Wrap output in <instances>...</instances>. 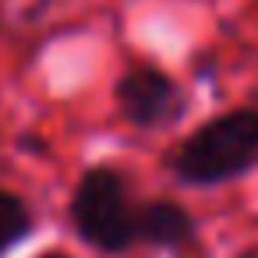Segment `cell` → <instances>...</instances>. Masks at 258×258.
<instances>
[{"instance_id":"1","label":"cell","mask_w":258,"mask_h":258,"mask_svg":"<svg viewBox=\"0 0 258 258\" xmlns=\"http://www.w3.org/2000/svg\"><path fill=\"white\" fill-rule=\"evenodd\" d=\"M170 173L187 187H219L258 166V106H233L198 124L170 156Z\"/></svg>"},{"instance_id":"2","label":"cell","mask_w":258,"mask_h":258,"mask_svg":"<svg viewBox=\"0 0 258 258\" xmlns=\"http://www.w3.org/2000/svg\"><path fill=\"white\" fill-rule=\"evenodd\" d=\"M68 219L71 230L99 254H124L138 244V209L131 205L127 177L110 163L82 170L68 202Z\"/></svg>"},{"instance_id":"3","label":"cell","mask_w":258,"mask_h":258,"mask_svg":"<svg viewBox=\"0 0 258 258\" xmlns=\"http://www.w3.org/2000/svg\"><path fill=\"white\" fill-rule=\"evenodd\" d=\"M113 103L117 113L138 131L173 127L187 113V92L170 71L156 64H131L113 82Z\"/></svg>"},{"instance_id":"4","label":"cell","mask_w":258,"mask_h":258,"mask_svg":"<svg viewBox=\"0 0 258 258\" xmlns=\"http://www.w3.org/2000/svg\"><path fill=\"white\" fill-rule=\"evenodd\" d=\"M198 237V219L173 198H152L138 205V240L177 251Z\"/></svg>"},{"instance_id":"5","label":"cell","mask_w":258,"mask_h":258,"mask_svg":"<svg viewBox=\"0 0 258 258\" xmlns=\"http://www.w3.org/2000/svg\"><path fill=\"white\" fill-rule=\"evenodd\" d=\"M32 230H36V216L29 202L8 187H0V258H8L25 237H32Z\"/></svg>"},{"instance_id":"6","label":"cell","mask_w":258,"mask_h":258,"mask_svg":"<svg viewBox=\"0 0 258 258\" xmlns=\"http://www.w3.org/2000/svg\"><path fill=\"white\" fill-rule=\"evenodd\" d=\"M36 258H71V254H64V251H43V254H36Z\"/></svg>"}]
</instances>
